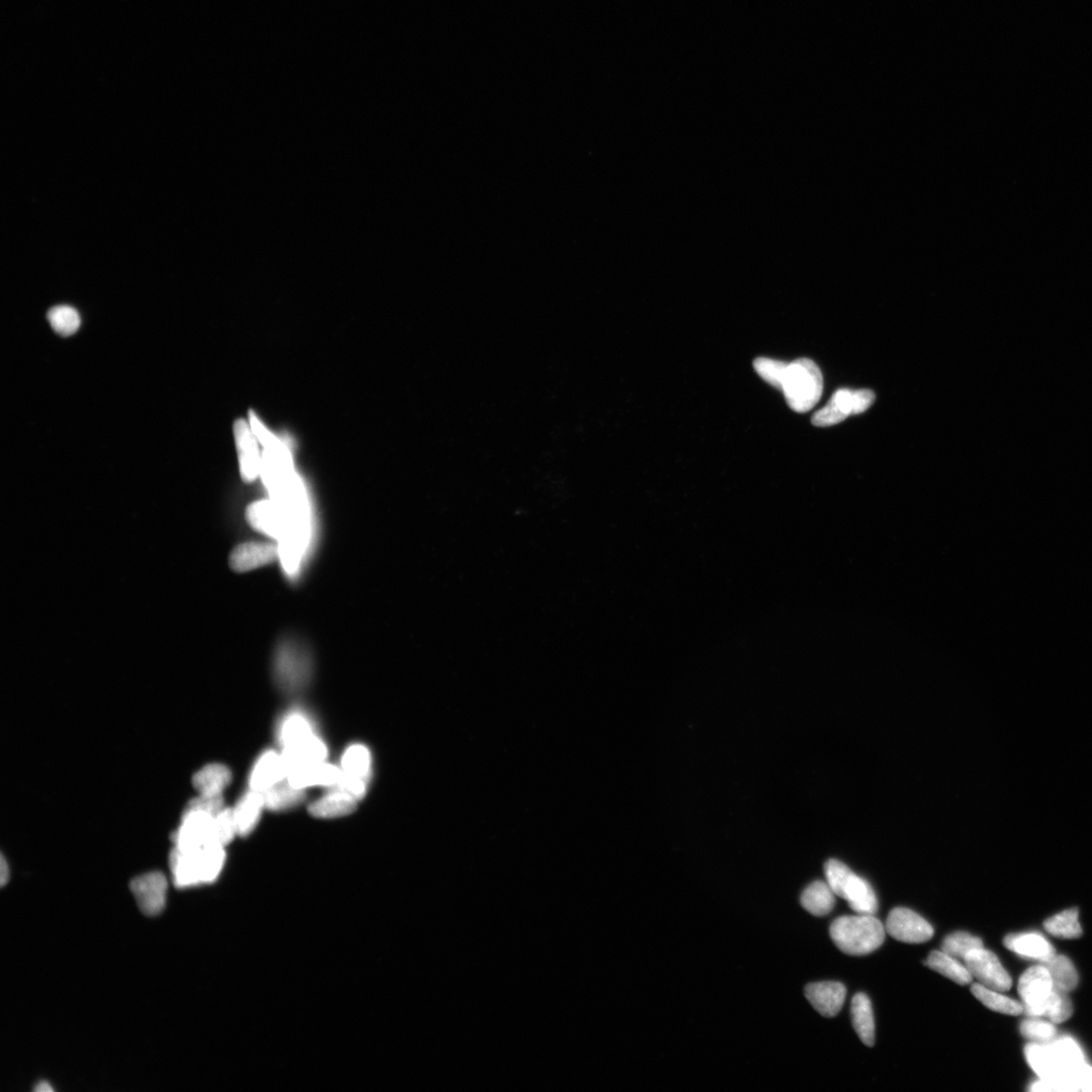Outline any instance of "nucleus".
<instances>
[{"mask_svg": "<svg viewBox=\"0 0 1092 1092\" xmlns=\"http://www.w3.org/2000/svg\"><path fill=\"white\" fill-rule=\"evenodd\" d=\"M225 861V848L214 843L189 850L175 848L170 855L173 883L180 888L212 884L221 874Z\"/></svg>", "mask_w": 1092, "mask_h": 1092, "instance_id": "2", "label": "nucleus"}, {"mask_svg": "<svg viewBox=\"0 0 1092 1092\" xmlns=\"http://www.w3.org/2000/svg\"><path fill=\"white\" fill-rule=\"evenodd\" d=\"M1024 1012L1032 1017H1046L1057 988L1044 964L1029 968L1019 982Z\"/></svg>", "mask_w": 1092, "mask_h": 1092, "instance_id": "5", "label": "nucleus"}, {"mask_svg": "<svg viewBox=\"0 0 1092 1092\" xmlns=\"http://www.w3.org/2000/svg\"><path fill=\"white\" fill-rule=\"evenodd\" d=\"M47 317L52 329L64 338L76 334L81 324L79 313L70 306H56L50 309Z\"/></svg>", "mask_w": 1092, "mask_h": 1092, "instance_id": "30", "label": "nucleus"}, {"mask_svg": "<svg viewBox=\"0 0 1092 1092\" xmlns=\"http://www.w3.org/2000/svg\"><path fill=\"white\" fill-rule=\"evenodd\" d=\"M281 755L290 775L300 769L325 762L328 750L325 743L313 735L283 748Z\"/></svg>", "mask_w": 1092, "mask_h": 1092, "instance_id": "14", "label": "nucleus"}, {"mask_svg": "<svg viewBox=\"0 0 1092 1092\" xmlns=\"http://www.w3.org/2000/svg\"><path fill=\"white\" fill-rule=\"evenodd\" d=\"M963 962L978 984L1000 992L1011 989L1012 978L996 954L979 948L968 954Z\"/></svg>", "mask_w": 1092, "mask_h": 1092, "instance_id": "7", "label": "nucleus"}, {"mask_svg": "<svg viewBox=\"0 0 1092 1092\" xmlns=\"http://www.w3.org/2000/svg\"><path fill=\"white\" fill-rule=\"evenodd\" d=\"M213 821L214 816L202 812H184L175 834V848L189 850L208 845Z\"/></svg>", "mask_w": 1092, "mask_h": 1092, "instance_id": "11", "label": "nucleus"}, {"mask_svg": "<svg viewBox=\"0 0 1092 1092\" xmlns=\"http://www.w3.org/2000/svg\"><path fill=\"white\" fill-rule=\"evenodd\" d=\"M971 991L973 996L991 1011L1009 1015H1020L1024 1012L1022 1003L1001 995L1000 991L980 984H974Z\"/></svg>", "mask_w": 1092, "mask_h": 1092, "instance_id": "27", "label": "nucleus"}, {"mask_svg": "<svg viewBox=\"0 0 1092 1092\" xmlns=\"http://www.w3.org/2000/svg\"><path fill=\"white\" fill-rule=\"evenodd\" d=\"M875 401V394L870 390H839L830 401L812 417V424L828 427L841 424L852 414L867 411Z\"/></svg>", "mask_w": 1092, "mask_h": 1092, "instance_id": "6", "label": "nucleus"}, {"mask_svg": "<svg viewBox=\"0 0 1092 1092\" xmlns=\"http://www.w3.org/2000/svg\"><path fill=\"white\" fill-rule=\"evenodd\" d=\"M1076 909L1064 911L1054 915L1044 923L1048 932L1062 939H1077L1083 936V927L1079 924Z\"/></svg>", "mask_w": 1092, "mask_h": 1092, "instance_id": "29", "label": "nucleus"}, {"mask_svg": "<svg viewBox=\"0 0 1092 1092\" xmlns=\"http://www.w3.org/2000/svg\"><path fill=\"white\" fill-rule=\"evenodd\" d=\"M232 780L230 769L223 764H208L193 777V785L202 796H223Z\"/></svg>", "mask_w": 1092, "mask_h": 1092, "instance_id": "21", "label": "nucleus"}, {"mask_svg": "<svg viewBox=\"0 0 1092 1092\" xmlns=\"http://www.w3.org/2000/svg\"><path fill=\"white\" fill-rule=\"evenodd\" d=\"M246 520L255 530L279 541L283 538L285 517L280 508L270 500H262L246 509Z\"/></svg>", "mask_w": 1092, "mask_h": 1092, "instance_id": "13", "label": "nucleus"}, {"mask_svg": "<svg viewBox=\"0 0 1092 1092\" xmlns=\"http://www.w3.org/2000/svg\"><path fill=\"white\" fill-rule=\"evenodd\" d=\"M225 809V802L223 796L210 797L198 794V797L192 799L186 805L184 812H202L215 817Z\"/></svg>", "mask_w": 1092, "mask_h": 1092, "instance_id": "38", "label": "nucleus"}, {"mask_svg": "<svg viewBox=\"0 0 1092 1092\" xmlns=\"http://www.w3.org/2000/svg\"><path fill=\"white\" fill-rule=\"evenodd\" d=\"M342 770L367 780L370 773L371 755L363 744H353L342 756Z\"/></svg>", "mask_w": 1092, "mask_h": 1092, "instance_id": "32", "label": "nucleus"}, {"mask_svg": "<svg viewBox=\"0 0 1092 1092\" xmlns=\"http://www.w3.org/2000/svg\"><path fill=\"white\" fill-rule=\"evenodd\" d=\"M357 802L351 794L330 788L324 797L309 804V812L317 818H338L351 815L357 810Z\"/></svg>", "mask_w": 1092, "mask_h": 1092, "instance_id": "18", "label": "nucleus"}, {"mask_svg": "<svg viewBox=\"0 0 1092 1092\" xmlns=\"http://www.w3.org/2000/svg\"><path fill=\"white\" fill-rule=\"evenodd\" d=\"M984 948V941L971 934L958 932L948 936L941 944V951L952 957L963 960L973 950Z\"/></svg>", "mask_w": 1092, "mask_h": 1092, "instance_id": "33", "label": "nucleus"}, {"mask_svg": "<svg viewBox=\"0 0 1092 1092\" xmlns=\"http://www.w3.org/2000/svg\"><path fill=\"white\" fill-rule=\"evenodd\" d=\"M343 771V770H342ZM366 780L357 777L343 771L342 776L337 785L332 788H337L346 793L351 794L358 801L365 798L366 794ZM330 789V788H329Z\"/></svg>", "mask_w": 1092, "mask_h": 1092, "instance_id": "39", "label": "nucleus"}, {"mask_svg": "<svg viewBox=\"0 0 1092 1092\" xmlns=\"http://www.w3.org/2000/svg\"><path fill=\"white\" fill-rule=\"evenodd\" d=\"M823 390L822 371L811 359L800 358L788 365L781 391L793 411L809 412L821 400Z\"/></svg>", "mask_w": 1092, "mask_h": 1092, "instance_id": "4", "label": "nucleus"}, {"mask_svg": "<svg viewBox=\"0 0 1092 1092\" xmlns=\"http://www.w3.org/2000/svg\"><path fill=\"white\" fill-rule=\"evenodd\" d=\"M1052 977L1054 986L1067 992L1072 991L1078 984V974L1072 962L1063 955H1055L1044 963Z\"/></svg>", "mask_w": 1092, "mask_h": 1092, "instance_id": "28", "label": "nucleus"}, {"mask_svg": "<svg viewBox=\"0 0 1092 1092\" xmlns=\"http://www.w3.org/2000/svg\"><path fill=\"white\" fill-rule=\"evenodd\" d=\"M826 877L827 884L834 891L835 895L841 898L850 883L854 872L851 869L839 860H829L825 866Z\"/></svg>", "mask_w": 1092, "mask_h": 1092, "instance_id": "36", "label": "nucleus"}, {"mask_svg": "<svg viewBox=\"0 0 1092 1092\" xmlns=\"http://www.w3.org/2000/svg\"><path fill=\"white\" fill-rule=\"evenodd\" d=\"M835 896L827 883L814 881L803 891L800 901L805 911L815 916H825L834 910Z\"/></svg>", "mask_w": 1092, "mask_h": 1092, "instance_id": "25", "label": "nucleus"}, {"mask_svg": "<svg viewBox=\"0 0 1092 1092\" xmlns=\"http://www.w3.org/2000/svg\"><path fill=\"white\" fill-rule=\"evenodd\" d=\"M8 880H9V867H8V864H7L6 858L4 857V855H2V859H0V884H2L3 886H5L8 883Z\"/></svg>", "mask_w": 1092, "mask_h": 1092, "instance_id": "40", "label": "nucleus"}, {"mask_svg": "<svg viewBox=\"0 0 1092 1092\" xmlns=\"http://www.w3.org/2000/svg\"><path fill=\"white\" fill-rule=\"evenodd\" d=\"M264 809H266L264 793L251 789L245 794L233 809L238 836L247 837L252 833L260 817H262Z\"/></svg>", "mask_w": 1092, "mask_h": 1092, "instance_id": "20", "label": "nucleus"}, {"mask_svg": "<svg viewBox=\"0 0 1092 1092\" xmlns=\"http://www.w3.org/2000/svg\"><path fill=\"white\" fill-rule=\"evenodd\" d=\"M236 446L239 456L240 473L243 481H253L262 471V459L258 453L255 434L245 420H238L234 426Z\"/></svg>", "mask_w": 1092, "mask_h": 1092, "instance_id": "12", "label": "nucleus"}, {"mask_svg": "<svg viewBox=\"0 0 1092 1092\" xmlns=\"http://www.w3.org/2000/svg\"><path fill=\"white\" fill-rule=\"evenodd\" d=\"M168 881L164 873L149 872L132 880L131 891L145 915L163 912L167 898Z\"/></svg>", "mask_w": 1092, "mask_h": 1092, "instance_id": "9", "label": "nucleus"}, {"mask_svg": "<svg viewBox=\"0 0 1092 1092\" xmlns=\"http://www.w3.org/2000/svg\"><path fill=\"white\" fill-rule=\"evenodd\" d=\"M236 836H238V830L236 826L233 809L226 808L214 817L210 843L225 848Z\"/></svg>", "mask_w": 1092, "mask_h": 1092, "instance_id": "34", "label": "nucleus"}, {"mask_svg": "<svg viewBox=\"0 0 1092 1092\" xmlns=\"http://www.w3.org/2000/svg\"><path fill=\"white\" fill-rule=\"evenodd\" d=\"M829 934L842 953L865 956L883 946L886 928L874 915H845L831 924Z\"/></svg>", "mask_w": 1092, "mask_h": 1092, "instance_id": "3", "label": "nucleus"}, {"mask_svg": "<svg viewBox=\"0 0 1092 1092\" xmlns=\"http://www.w3.org/2000/svg\"><path fill=\"white\" fill-rule=\"evenodd\" d=\"M852 1023L855 1033L868 1047L875 1043V1022L872 1003L864 994L855 995L851 1007Z\"/></svg>", "mask_w": 1092, "mask_h": 1092, "instance_id": "23", "label": "nucleus"}, {"mask_svg": "<svg viewBox=\"0 0 1092 1092\" xmlns=\"http://www.w3.org/2000/svg\"><path fill=\"white\" fill-rule=\"evenodd\" d=\"M313 735L312 726L308 719L299 713H294L284 719L280 730V741L283 748H287Z\"/></svg>", "mask_w": 1092, "mask_h": 1092, "instance_id": "31", "label": "nucleus"}, {"mask_svg": "<svg viewBox=\"0 0 1092 1092\" xmlns=\"http://www.w3.org/2000/svg\"><path fill=\"white\" fill-rule=\"evenodd\" d=\"M805 997L816 1012L826 1017H834L845 1003L847 988L836 982L812 984L805 987Z\"/></svg>", "mask_w": 1092, "mask_h": 1092, "instance_id": "16", "label": "nucleus"}, {"mask_svg": "<svg viewBox=\"0 0 1092 1092\" xmlns=\"http://www.w3.org/2000/svg\"><path fill=\"white\" fill-rule=\"evenodd\" d=\"M787 363L776 361V359L759 357L754 363V367L765 381L770 383L772 387L782 390V384L785 378L788 367Z\"/></svg>", "mask_w": 1092, "mask_h": 1092, "instance_id": "35", "label": "nucleus"}, {"mask_svg": "<svg viewBox=\"0 0 1092 1092\" xmlns=\"http://www.w3.org/2000/svg\"><path fill=\"white\" fill-rule=\"evenodd\" d=\"M277 560H280L279 544L246 542L236 546L229 556V565L236 573H247Z\"/></svg>", "mask_w": 1092, "mask_h": 1092, "instance_id": "10", "label": "nucleus"}, {"mask_svg": "<svg viewBox=\"0 0 1092 1092\" xmlns=\"http://www.w3.org/2000/svg\"><path fill=\"white\" fill-rule=\"evenodd\" d=\"M342 769L326 762L309 766L291 773L288 777L290 784L295 788L311 787L332 788L337 785L342 776Z\"/></svg>", "mask_w": 1092, "mask_h": 1092, "instance_id": "17", "label": "nucleus"}, {"mask_svg": "<svg viewBox=\"0 0 1092 1092\" xmlns=\"http://www.w3.org/2000/svg\"><path fill=\"white\" fill-rule=\"evenodd\" d=\"M1021 1033L1036 1043H1048L1057 1035V1029L1051 1022L1042 1020H1027L1021 1025Z\"/></svg>", "mask_w": 1092, "mask_h": 1092, "instance_id": "37", "label": "nucleus"}, {"mask_svg": "<svg viewBox=\"0 0 1092 1092\" xmlns=\"http://www.w3.org/2000/svg\"><path fill=\"white\" fill-rule=\"evenodd\" d=\"M1027 1061L1040 1076L1033 1091H1081L1079 1077L1085 1064L1083 1050L1069 1037L1054 1039L1048 1043L1029 1044L1025 1050Z\"/></svg>", "mask_w": 1092, "mask_h": 1092, "instance_id": "1", "label": "nucleus"}, {"mask_svg": "<svg viewBox=\"0 0 1092 1092\" xmlns=\"http://www.w3.org/2000/svg\"><path fill=\"white\" fill-rule=\"evenodd\" d=\"M886 932L897 941L922 944L932 939L934 927L920 914L903 908L893 910L886 922Z\"/></svg>", "mask_w": 1092, "mask_h": 1092, "instance_id": "8", "label": "nucleus"}, {"mask_svg": "<svg viewBox=\"0 0 1092 1092\" xmlns=\"http://www.w3.org/2000/svg\"><path fill=\"white\" fill-rule=\"evenodd\" d=\"M53 1090L54 1089L52 1088V1086L50 1085L48 1083H41L38 1085H36V1091H38V1092H52Z\"/></svg>", "mask_w": 1092, "mask_h": 1092, "instance_id": "41", "label": "nucleus"}, {"mask_svg": "<svg viewBox=\"0 0 1092 1092\" xmlns=\"http://www.w3.org/2000/svg\"><path fill=\"white\" fill-rule=\"evenodd\" d=\"M288 768L285 766L282 755L275 751H267L256 762L251 775V789L257 792H266L268 789L287 780Z\"/></svg>", "mask_w": 1092, "mask_h": 1092, "instance_id": "15", "label": "nucleus"}, {"mask_svg": "<svg viewBox=\"0 0 1092 1092\" xmlns=\"http://www.w3.org/2000/svg\"><path fill=\"white\" fill-rule=\"evenodd\" d=\"M925 964L930 970L952 980L959 985H968L972 983L973 977L965 964L942 951H933L929 954Z\"/></svg>", "mask_w": 1092, "mask_h": 1092, "instance_id": "24", "label": "nucleus"}, {"mask_svg": "<svg viewBox=\"0 0 1092 1092\" xmlns=\"http://www.w3.org/2000/svg\"><path fill=\"white\" fill-rule=\"evenodd\" d=\"M266 809L270 812H282L295 808L307 797L306 790L295 788L290 782L282 781L264 792Z\"/></svg>", "mask_w": 1092, "mask_h": 1092, "instance_id": "26", "label": "nucleus"}, {"mask_svg": "<svg viewBox=\"0 0 1092 1092\" xmlns=\"http://www.w3.org/2000/svg\"><path fill=\"white\" fill-rule=\"evenodd\" d=\"M1004 945L1022 957L1046 963L1056 955L1050 942L1036 933L1010 935L1004 939Z\"/></svg>", "mask_w": 1092, "mask_h": 1092, "instance_id": "19", "label": "nucleus"}, {"mask_svg": "<svg viewBox=\"0 0 1092 1092\" xmlns=\"http://www.w3.org/2000/svg\"><path fill=\"white\" fill-rule=\"evenodd\" d=\"M842 898L859 914L874 915L878 911V899L872 886L857 874L851 878Z\"/></svg>", "mask_w": 1092, "mask_h": 1092, "instance_id": "22", "label": "nucleus"}]
</instances>
